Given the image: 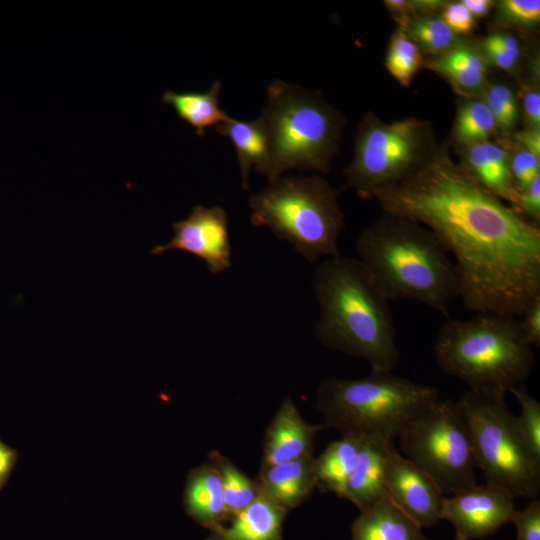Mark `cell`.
Instances as JSON below:
<instances>
[{"mask_svg":"<svg viewBox=\"0 0 540 540\" xmlns=\"http://www.w3.org/2000/svg\"><path fill=\"white\" fill-rule=\"evenodd\" d=\"M287 512L260 489L259 496L235 514L229 526L212 529L207 540H282V522Z\"/></svg>","mask_w":540,"mask_h":540,"instance_id":"cell-18","label":"cell"},{"mask_svg":"<svg viewBox=\"0 0 540 540\" xmlns=\"http://www.w3.org/2000/svg\"><path fill=\"white\" fill-rule=\"evenodd\" d=\"M314 457H304L259 470L257 482L261 491L289 511L300 505L317 487Z\"/></svg>","mask_w":540,"mask_h":540,"instance_id":"cell-17","label":"cell"},{"mask_svg":"<svg viewBox=\"0 0 540 540\" xmlns=\"http://www.w3.org/2000/svg\"><path fill=\"white\" fill-rule=\"evenodd\" d=\"M351 533V540H428L387 495L360 511Z\"/></svg>","mask_w":540,"mask_h":540,"instance_id":"cell-19","label":"cell"},{"mask_svg":"<svg viewBox=\"0 0 540 540\" xmlns=\"http://www.w3.org/2000/svg\"><path fill=\"white\" fill-rule=\"evenodd\" d=\"M510 206L524 219L539 226L540 174L527 187L518 191L515 202Z\"/></svg>","mask_w":540,"mask_h":540,"instance_id":"cell-33","label":"cell"},{"mask_svg":"<svg viewBox=\"0 0 540 540\" xmlns=\"http://www.w3.org/2000/svg\"><path fill=\"white\" fill-rule=\"evenodd\" d=\"M384 486L388 498L419 527L441 520L444 499L435 480L394 447L385 463Z\"/></svg>","mask_w":540,"mask_h":540,"instance_id":"cell-13","label":"cell"},{"mask_svg":"<svg viewBox=\"0 0 540 540\" xmlns=\"http://www.w3.org/2000/svg\"><path fill=\"white\" fill-rule=\"evenodd\" d=\"M424 59L418 45L399 28L391 37L385 66L389 73L403 86H409L423 67Z\"/></svg>","mask_w":540,"mask_h":540,"instance_id":"cell-28","label":"cell"},{"mask_svg":"<svg viewBox=\"0 0 540 540\" xmlns=\"http://www.w3.org/2000/svg\"><path fill=\"white\" fill-rule=\"evenodd\" d=\"M259 118L269 141V182L290 169L329 170L343 121L318 96L275 80L267 88V103Z\"/></svg>","mask_w":540,"mask_h":540,"instance_id":"cell-7","label":"cell"},{"mask_svg":"<svg viewBox=\"0 0 540 540\" xmlns=\"http://www.w3.org/2000/svg\"><path fill=\"white\" fill-rule=\"evenodd\" d=\"M17 459L18 452L0 439V491L11 475Z\"/></svg>","mask_w":540,"mask_h":540,"instance_id":"cell-39","label":"cell"},{"mask_svg":"<svg viewBox=\"0 0 540 540\" xmlns=\"http://www.w3.org/2000/svg\"><path fill=\"white\" fill-rule=\"evenodd\" d=\"M497 130L495 119L483 100L471 98L459 107L453 129L458 144L466 147L487 141Z\"/></svg>","mask_w":540,"mask_h":540,"instance_id":"cell-27","label":"cell"},{"mask_svg":"<svg viewBox=\"0 0 540 540\" xmlns=\"http://www.w3.org/2000/svg\"><path fill=\"white\" fill-rule=\"evenodd\" d=\"M441 18L457 35L470 33L475 27V17L461 2L445 4Z\"/></svg>","mask_w":540,"mask_h":540,"instance_id":"cell-35","label":"cell"},{"mask_svg":"<svg viewBox=\"0 0 540 540\" xmlns=\"http://www.w3.org/2000/svg\"><path fill=\"white\" fill-rule=\"evenodd\" d=\"M471 437L476 467L485 483L513 497L536 499L540 492V463L527 451L505 396L468 390L456 402Z\"/></svg>","mask_w":540,"mask_h":540,"instance_id":"cell-8","label":"cell"},{"mask_svg":"<svg viewBox=\"0 0 540 540\" xmlns=\"http://www.w3.org/2000/svg\"><path fill=\"white\" fill-rule=\"evenodd\" d=\"M517 528L516 540H540V501L533 499L521 511H515L511 521Z\"/></svg>","mask_w":540,"mask_h":540,"instance_id":"cell-34","label":"cell"},{"mask_svg":"<svg viewBox=\"0 0 540 540\" xmlns=\"http://www.w3.org/2000/svg\"><path fill=\"white\" fill-rule=\"evenodd\" d=\"M407 459L428 473L445 495L476 484V462L466 420L456 402L439 399L398 437Z\"/></svg>","mask_w":540,"mask_h":540,"instance_id":"cell-10","label":"cell"},{"mask_svg":"<svg viewBox=\"0 0 540 540\" xmlns=\"http://www.w3.org/2000/svg\"><path fill=\"white\" fill-rule=\"evenodd\" d=\"M356 251L390 302L414 300L447 316L460 295L450 254L420 223L385 213L360 233Z\"/></svg>","mask_w":540,"mask_h":540,"instance_id":"cell-3","label":"cell"},{"mask_svg":"<svg viewBox=\"0 0 540 540\" xmlns=\"http://www.w3.org/2000/svg\"><path fill=\"white\" fill-rule=\"evenodd\" d=\"M221 88L222 84L214 81L210 89L204 92L178 93L168 90L162 95V100L171 105L176 114L195 129L198 136H203L205 129L217 126L230 117L219 107Z\"/></svg>","mask_w":540,"mask_h":540,"instance_id":"cell-24","label":"cell"},{"mask_svg":"<svg viewBox=\"0 0 540 540\" xmlns=\"http://www.w3.org/2000/svg\"><path fill=\"white\" fill-rule=\"evenodd\" d=\"M426 65L467 97H474L486 88L485 57L470 44L458 43Z\"/></svg>","mask_w":540,"mask_h":540,"instance_id":"cell-22","label":"cell"},{"mask_svg":"<svg viewBox=\"0 0 540 540\" xmlns=\"http://www.w3.org/2000/svg\"><path fill=\"white\" fill-rule=\"evenodd\" d=\"M515 317L482 312L468 320H448L434 343L439 367L483 394L505 396L522 385L534 355Z\"/></svg>","mask_w":540,"mask_h":540,"instance_id":"cell-4","label":"cell"},{"mask_svg":"<svg viewBox=\"0 0 540 540\" xmlns=\"http://www.w3.org/2000/svg\"><path fill=\"white\" fill-rule=\"evenodd\" d=\"M186 513L197 523L211 530L228 519L219 475L209 463L192 469L183 493Z\"/></svg>","mask_w":540,"mask_h":540,"instance_id":"cell-20","label":"cell"},{"mask_svg":"<svg viewBox=\"0 0 540 540\" xmlns=\"http://www.w3.org/2000/svg\"><path fill=\"white\" fill-rule=\"evenodd\" d=\"M173 237L151 250L153 255L180 250L204 261L208 271L220 274L232 266L227 212L221 206L195 205L190 214L172 225Z\"/></svg>","mask_w":540,"mask_h":540,"instance_id":"cell-11","label":"cell"},{"mask_svg":"<svg viewBox=\"0 0 540 540\" xmlns=\"http://www.w3.org/2000/svg\"><path fill=\"white\" fill-rule=\"evenodd\" d=\"M431 123L414 117L386 123L372 113L361 121L354 156L345 169L347 185L372 199L419 170L437 149Z\"/></svg>","mask_w":540,"mask_h":540,"instance_id":"cell-9","label":"cell"},{"mask_svg":"<svg viewBox=\"0 0 540 540\" xmlns=\"http://www.w3.org/2000/svg\"><path fill=\"white\" fill-rule=\"evenodd\" d=\"M510 170L515 187L520 191L540 174V157L520 148L510 156Z\"/></svg>","mask_w":540,"mask_h":540,"instance_id":"cell-32","label":"cell"},{"mask_svg":"<svg viewBox=\"0 0 540 540\" xmlns=\"http://www.w3.org/2000/svg\"><path fill=\"white\" fill-rule=\"evenodd\" d=\"M523 112L529 128H540V93L535 87L528 88L523 97Z\"/></svg>","mask_w":540,"mask_h":540,"instance_id":"cell-37","label":"cell"},{"mask_svg":"<svg viewBox=\"0 0 540 540\" xmlns=\"http://www.w3.org/2000/svg\"><path fill=\"white\" fill-rule=\"evenodd\" d=\"M436 388L392 372H370L361 379L330 378L317 390V410L325 427L342 436L394 442L423 411L439 400Z\"/></svg>","mask_w":540,"mask_h":540,"instance_id":"cell-5","label":"cell"},{"mask_svg":"<svg viewBox=\"0 0 540 540\" xmlns=\"http://www.w3.org/2000/svg\"><path fill=\"white\" fill-rule=\"evenodd\" d=\"M509 392L515 396L520 406V414L515 416L519 435L531 457L540 463V404L523 385Z\"/></svg>","mask_w":540,"mask_h":540,"instance_id":"cell-29","label":"cell"},{"mask_svg":"<svg viewBox=\"0 0 540 540\" xmlns=\"http://www.w3.org/2000/svg\"><path fill=\"white\" fill-rule=\"evenodd\" d=\"M520 148L540 157V130L527 127L514 135Z\"/></svg>","mask_w":540,"mask_h":540,"instance_id":"cell-41","label":"cell"},{"mask_svg":"<svg viewBox=\"0 0 540 540\" xmlns=\"http://www.w3.org/2000/svg\"><path fill=\"white\" fill-rule=\"evenodd\" d=\"M208 460L221 481L227 518L233 517L259 496L260 485L257 480L247 477L219 451L213 449L208 454Z\"/></svg>","mask_w":540,"mask_h":540,"instance_id":"cell-25","label":"cell"},{"mask_svg":"<svg viewBox=\"0 0 540 540\" xmlns=\"http://www.w3.org/2000/svg\"><path fill=\"white\" fill-rule=\"evenodd\" d=\"M399 28L407 33L421 51L435 57L447 52L459 43L458 35L439 16L415 15Z\"/></svg>","mask_w":540,"mask_h":540,"instance_id":"cell-26","label":"cell"},{"mask_svg":"<svg viewBox=\"0 0 540 540\" xmlns=\"http://www.w3.org/2000/svg\"><path fill=\"white\" fill-rule=\"evenodd\" d=\"M312 287L319 342L365 360L372 372H392L400 353L390 301L363 264L342 255L326 258L314 272Z\"/></svg>","mask_w":540,"mask_h":540,"instance_id":"cell-2","label":"cell"},{"mask_svg":"<svg viewBox=\"0 0 540 540\" xmlns=\"http://www.w3.org/2000/svg\"><path fill=\"white\" fill-rule=\"evenodd\" d=\"M461 165L486 190L512 205L518 191L511 170L507 150L489 140L464 147Z\"/></svg>","mask_w":540,"mask_h":540,"instance_id":"cell-16","label":"cell"},{"mask_svg":"<svg viewBox=\"0 0 540 540\" xmlns=\"http://www.w3.org/2000/svg\"><path fill=\"white\" fill-rule=\"evenodd\" d=\"M483 51L486 53L490 62L506 71H512L518 62V59L485 41L483 42Z\"/></svg>","mask_w":540,"mask_h":540,"instance_id":"cell-38","label":"cell"},{"mask_svg":"<svg viewBox=\"0 0 540 540\" xmlns=\"http://www.w3.org/2000/svg\"><path fill=\"white\" fill-rule=\"evenodd\" d=\"M513 498L503 489L475 484L445 497L441 520L454 526L455 540L486 537L511 521L516 511Z\"/></svg>","mask_w":540,"mask_h":540,"instance_id":"cell-12","label":"cell"},{"mask_svg":"<svg viewBox=\"0 0 540 540\" xmlns=\"http://www.w3.org/2000/svg\"><path fill=\"white\" fill-rule=\"evenodd\" d=\"M484 41L502 49L516 59H519L521 55L520 43L511 34L504 32L494 33L488 36Z\"/></svg>","mask_w":540,"mask_h":540,"instance_id":"cell-40","label":"cell"},{"mask_svg":"<svg viewBox=\"0 0 540 540\" xmlns=\"http://www.w3.org/2000/svg\"><path fill=\"white\" fill-rule=\"evenodd\" d=\"M501 19L513 25L530 27L540 20L539 0H502L498 3Z\"/></svg>","mask_w":540,"mask_h":540,"instance_id":"cell-31","label":"cell"},{"mask_svg":"<svg viewBox=\"0 0 540 540\" xmlns=\"http://www.w3.org/2000/svg\"><path fill=\"white\" fill-rule=\"evenodd\" d=\"M374 199L385 213L430 229L453 258L474 312L521 315L540 296V228L481 186L447 147Z\"/></svg>","mask_w":540,"mask_h":540,"instance_id":"cell-1","label":"cell"},{"mask_svg":"<svg viewBox=\"0 0 540 540\" xmlns=\"http://www.w3.org/2000/svg\"><path fill=\"white\" fill-rule=\"evenodd\" d=\"M484 103L492 113L498 130L509 132L518 119V105L511 89L500 83L487 86L484 90Z\"/></svg>","mask_w":540,"mask_h":540,"instance_id":"cell-30","label":"cell"},{"mask_svg":"<svg viewBox=\"0 0 540 540\" xmlns=\"http://www.w3.org/2000/svg\"><path fill=\"white\" fill-rule=\"evenodd\" d=\"M461 3L474 17L486 16L494 4V2L490 0H463Z\"/></svg>","mask_w":540,"mask_h":540,"instance_id":"cell-42","label":"cell"},{"mask_svg":"<svg viewBox=\"0 0 540 540\" xmlns=\"http://www.w3.org/2000/svg\"><path fill=\"white\" fill-rule=\"evenodd\" d=\"M394 442L362 437L354 470L347 482L344 498L362 511L386 494L385 463Z\"/></svg>","mask_w":540,"mask_h":540,"instance_id":"cell-15","label":"cell"},{"mask_svg":"<svg viewBox=\"0 0 540 540\" xmlns=\"http://www.w3.org/2000/svg\"><path fill=\"white\" fill-rule=\"evenodd\" d=\"M250 221L267 227L310 263L341 255L344 214L338 191L317 175L280 176L249 198Z\"/></svg>","mask_w":540,"mask_h":540,"instance_id":"cell-6","label":"cell"},{"mask_svg":"<svg viewBox=\"0 0 540 540\" xmlns=\"http://www.w3.org/2000/svg\"><path fill=\"white\" fill-rule=\"evenodd\" d=\"M361 438L346 435L331 442L324 451L314 458V473L317 487L344 498L347 482L354 470Z\"/></svg>","mask_w":540,"mask_h":540,"instance_id":"cell-23","label":"cell"},{"mask_svg":"<svg viewBox=\"0 0 540 540\" xmlns=\"http://www.w3.org/2000/svg\"><path fill=\"white\" fill-rule=\"evenodd\" d=\"M216 131L229 138L236 150L244 189L249 187V173L252 166L258 173L267 175L270 162L269 141L260 118L241 121L229 117L216 126Z\"/></svg>","mask_w":540,"mask_h":540,"instance_id":"cell-21","label":"cell"},{"mask_svg":"<svg viewBox=\"0 0 540 540\" xmlns=\"http://www.w3.org/2000/svg\"><path fill=\"white\" fill-rule=\"evenodd\" d=\"M519 320L524 338L531 346H540V296L536 297L521 314Z\"/></svg>","mask_w":540,"mask_h":540,"instance_id":"cell-36","label":"cell"},{"mask_svg":"<svg viewBox=\"0 0 540 540\" xmlns=\"http://www.w3.org/2000/svg\"><path fill=\"white\" fill-rule=\"evenodd\" d=\"M325 425L307 423L290 398H285L268 425L260 469L313 456L315 435Z\"/></svg>","mask_w":540,"mask_h":540,"instance_id":"cell-14","label":"cell"}]
</instances>
